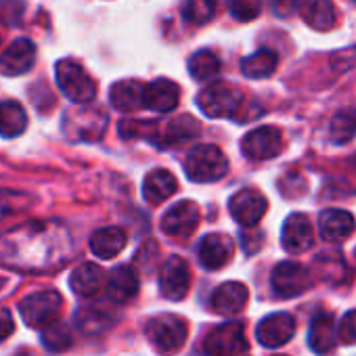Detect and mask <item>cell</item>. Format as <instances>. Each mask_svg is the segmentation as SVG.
Returning <instances> with one entry per match:
<instances>
[{
    "mask_svg": "<svg viewBox=\"0 0 356 356\" xmlns=\"http://www.w3.org/2000/svg\"><path fill=\"white\" fill-rule=\"evenodd\" d=\"M72 256V237L57 220H32L0 237V264L22 273H51Z\"/></svg>",
    "mask_w": 356,
    "mask_h": 356,
    "instance_id": "6da1fadb",
    "label": "cell"
},
{
    "mask_svg": "<svg viewBox=\"0 0 356 356\" xmlns=\"http://www.w3.org/2000/svg\"><path fill=\"white\" fill-rule=\"evenodd\" d=\"M145 335L159 354L170 356V354L181 352V348L185 346L189 337V325L183 316L157 314L147 321Z\"/></svg>",
    "mask_w": 356,
    "mask_h": 356,
    "instance_id": "7a4b0ae2",
    "label": "cell"
},
{
    "mask_svg": "<svg viewBox=\"0 0 356 356\" xmlns=\"http://www.w3.org/2000/svg\"><path fill=\"white\" fill-rule=\"evenodd\" d=\"M227 170L229 159L216 145H197L185 159V172L193 183H216Z\"/></svg>",
    "mask_w": 356,
    "mask_h": 356,
    "instance_id": "3957f363",
    "label": "cell"
},
{
    "mask_svg": "<svg viewBox=\"0 0 356 356\" xmlns=\"http://www.w3.org/2000/svg\"><path fill=\"white\" fill-rule=\"evenodd\" d=\"M197 105L208 118H237L243 107V92L229 82H214L197 95Z\"/></svg>",
    "mask_w": 356,
    "mask_h": 356,
    "instance_id": "277c9868",
    "label": "cell"
},
{
    "mask_svg": "<svg viewBox=\"0 0 356 356\" xmlns=\"http://www.w3.org/2000/svg\"><path fill=\"white\" fill-rule=\"evenodd\" d=\"M55 78L63 95L74 101L76 105L90 103L97 97V84L95 80L86 74V70L72 59H61L55 65Z\"/></svg>",
    "mask_w": 356,
    "mask_h": 356,
    "instance_id": "5b68a950",
    "label": "cell"
},
{
    "mask_svg": "<svg viewBox=\"0 0 356 356\" xmlns=\"http://www.w3.org/2000/svg\"><path fill=\"white\" fill-rule=\"evenodd\" d=\"M61 308H63V298L55 289H42V291L30 293L19 302V314L24 323L36 329H42L59 321Z\"/></svg>",
    "mask_w": 356,
    "mask_h": 356,
    "instance_id": "8992f818",
    "label": "cell"
},
{
    "mask_svg": "<svg viewBox=\"0 0 356 356\" xmlns=\"http://www.w3.org/2000/svg\"><path fill=\"white\" fill-rule=\"evenodd\" d=\"M107 126L105 111L84 103L78 109H72L63 118V132L74 140H97L103 136Z\"/></svg>",
    "mask_w": 356,
    "mask_h": 356,
    "instance_id": "52a82bcc",
    "label": "cell"
},
{
    "mask_svg": "<svg viewBox=\"0 0 356 356\" xmlns=\"http://www.w3.org/2000/svg\"><path fill=\"white\" fill-rule=\"evenodd\" d=\"M245 350H248V337L241 323L218 325L204 337V352L208 356H235Z\"/></svg>",
    "mask_w": 356,
    "mask_h": 356,
    "instance_id": "ba28073f",
    "label": "cell"
},
{
    "mask_svg": "<svg viewBox=\"0 0 356 356\" xmlns=\"http://www.w3.org/2000/svg\"><path fill=\"white\" fill-rule=\"evenodd\" d=\"M270 285L279 298H296L312 285V275L300 262H279L270 275Z\"/></svg>",
    "mask_w": 356,
    "mask_h": 356,
    "instance_id": "9c48e42d",
    "label": "cell"
},
{
    "mask_svg": "<svg viewBox=\"0 0 356 356\" xmlns=\"http://www.w3.org/2000/svg\"><path fill=\"white\" fill-rule=\"evenodd\" d=\"M191 287V270L189 264L181 256H172L163 262L159 270V291L163 298L172 302H181Z\"/></svg>",
    "mask_w": 356,
    "mask_h": 356,
    "instance_id": "30bf717a",
    "label": "cell"
},
{
    "mask_svg": "<svg viewBox=\"0 0 356 356\" xmlns=\"http://www.w3.org/2000/svg\"><path fill=\"white\" fill-rule=\"evenodd\" d=\"M283 149V134L275 126H260L252 132H248L241 140V151L245 157L254 161L273 159Z\"/></svg>",
    "mask_w": 356,
    "mask_h": 356,
    "instance_id": "8fae6325",
    "label": "cell"
},
{
    "mask_svg": "<svg viewBox=\"0 0 356 356\" xmlns=\"http://www.w3.org/2000/svg\"><path fill=\"white\" fill-rule=\"evenodd\" d=\"M200 225V208L195 202H178L161 218V231L176 239H189Z\"/></svg>",
    "mask_w": 356,
    "mask_h": 356,
    "instance_id": "7c38bea8",
    "label": "cell"
},
{
    "mask_svg": "<svg viewBox=\"0 0 356 356\" xmlns=\"http://www.w3.org/2000/svg\"><path fill=\"white\" fill-rule=\"evenodd\" d=\"M229 210L241 227H256L266 214L268 202L258 189H241L231 197Z\"/></svg>",
    "mask_w": 356,
    "mask_h": 356,
    "instance_id": "4fadbf2b",
    "label": "cell"
},
{
    "mask_svg": "<svg viewBox=\"0 0 356 356\" xmlns=\"http://www.w3.org/2000/svg\"><path fill=\"white\" fill-rule=\"evenodd\" d=\"M200 130H202V126L195 118L178 115L165 124H155L151 143H155L159 147H174V145H181L185 140L195 138L200 134Z\"/></svg>",
    "mask_w": 356,
    "mask_h": 356,
    "instance_id": "5bb4252c",
    "label": "cell"
},
{
    "mask_svg": "<svg viewBox=\"0 0 356 356\" xmlns=\"http://www.w3.org/2000/svg\"><path fill=\"white\" fill-rule=\"evenodd\" d=\"M296 333V318L289 312H275L258 323L256 337L264 348H279Z\"/></svg>",
    "mask_w": 356,
    "mask_h": 356,
    "instance_id": "9a60e30c",
    "label": "cell"
},
{
    "mask_svg": "<svg viewBox=\"0 0 356 356\" xmlns=\"http://www.w3.org/2000/svg\"><path fill=\"white\" fill-rule=\"evenodd\" d=\"M36 63V47L28 38H17L0 55V74L3 76H22L28 74Z\"/></svg>",
    "mask_w": 356,
    "mask_h": 356,
    "instance_id": "2e32d148",
    "label": "cell"
},
{
    "mask_svg": "<svg viewBox=\"0 0 356 356\" xmlns=\"http://www.w3.org/2000/svg\"><path fill=\"white\" fill-rule=\"evenodd\" d=\"M281 243L289 254H304L314 243V231L312 222L306 214H291L287 216L281 233Z\"/></svg>",
    "mask_w": 356,
    "mask_h": 356,
    "instance_id": "e0dca14e",
    "label": "cell"
},
{
    "mask_svg": "<svg viewBox=\"0 0 356 356\" xmlns=\"http://www.w3.org/2000/svg\"><path fill=\"white\" fill-rule=\"evenodd\" d=\"M248 298H250V291H248V287L243 283L229 281V283H222L220 287L214 289V293L210 298V308L216 314L235 316L245 308Z\"/></svg>",
    "mask_w": 356,
    "mask_h": 356,
    "instance_id": "ac0fdd59",
    "label": "cell"
},
{
    "mask_svg": "<svg viewBox=\"0 0 356 356\" xmlns=\"http://www.w3.org/2000/svg\"><path fill=\"white\" fill-rule=\"evenodd\" d=\"M235 245L229 235L210 233L200 243V262L208 270H220L233 258Z\"/></svg>",
    "mask_w": 356,
    "mask_h": 356,
    "instance_id": "d6986e66",
    "label": "cell"
},
{
    "mask_svg": "<svg viewBox=\"0 0 356 356\" xmlns=\"http://www.w3.org/2000/svg\"><path fill=\"white\" fill-rule=\"evenodd\" d=\"M105 285H107V275L95 262L80 264L72 273V279H70L72 291L80 298H95L97 293H101L105 289Z\"/></svg>",
    "mask_w": 356,
    "mask_h": 356,
    "instance_id": "ffe728a7",
    "label": "cell"
},
{
    "mask_svg": "<svg viewBox=\"0 0 356 356\" xmlns=\"http://www.w3.org/2000/svg\"><path fill=\"white\" fill-rule=\"evenodd\" d=\"M354 229H356L354 216L346 210L329 208L321 212L318 216V231L325 241H331V243L343 241L354 233Z\"/></svg>",
    "mask_w": 356,
    "mask_h": 356,
    "instance_id": "44dd1931",
    "label": "cell"
},
{
    "mask_svg": "<svg viewBox=\"0 0 356 356\" xmlns=\"http://www.w3.org/2000/svg\"><path fill=\"white\" fill-rule=\"evenodd\" d=\"M181 99V88L176 82L159 78L145 86V107L153 109L155 113H168L178 105Z\"/></svg>",
    "mask_w": 356,
    "mask_h": 356,
    "instance_id": "7402d4cb",
    "label": "cell"
},
{
    "mask_svg": "<svg viewBox=\"0 0 356 356\" xmlns=\"http://www.w3.org/2000/svg\"><path fill=\"white\" fill-rule=\"evenodd\" d=\"M176 178L174 174H170L168 170L163 168H157L153 172H149L143 181V195L149 204L153 206H159L163 204L165 200H170L174 193H176Z\"/></svg>",
    "mask_w": 356,
    "mask_h": 356,
    "instance_id": "603a6c76",
    "label": "cell"
},
{
    "mask_svg": "<svg viewBox=\"0 0 356 356\" xmlns=\"http://www.w3.org/2000/svg\"><path fill=\"white\" fill-rule=\"evenodd\" d=\"M335 335H337V329H335V321H333V314L331 312H318L312 323H310V333H308V341H310V348L325 356L329 352H333L335 348Z\"/></svg>",
    "mask_w": 356,
    "mask_h": 356,
    "instance_id": "cb8c5ba5",
    "label": "cell"
},
{
    "mask_svg": "<svg viewBox=\"0 0 356 356\" xmlns=\"http://www.w3.org/2000/svg\"><path fill=\"white\" fill-rule=\"evenodd\" d=\"M298 11L306 26L316 32H327L335 26V9L329 0H300Z\"/></svg>",
    "mask_w": 356,
    "mask_h": 356,
    "instance_id": "d4e9b609",
    "label": "cell"
},
{
    "mask_svg": "<svg viewBox=\"0 0 356 356\" xmlns=\"http://www.w3.org/2000/svg\"><path fill=\"white\" fill-rule=\"evenodd\" d=\"M126 231L120 227H105L92 233L90 237V250L97 258L111 260L126 248Z\"/></svg>",
    "mask_w": 356,
    "mask_h": 356,
    "instance_id": "484cf974",
    "label": "cell"
},
{
    "mask_svg": "<svg viewBox=\"0 0 356 356\" xmlns=\"http://www.w3.org/2000/svg\"><path fill=\"white\" fill-rule=\"evenodd\" d=\"M109 101L120 111H136L145 107V84L136 80L115 82L109 90Z\"/></svg>",
    "mask_w": 356,
    "mask_h": 356,
    "instance_id": "4316f807",
    "label": "cell"
},
{
    "mask_svg": "<svg viewBox=\"0 0 356 356\" xmlns=\"http://www.w3.org/2000/svg\"><path fill=\"white\" fill-rule=\"evenodd\" d=\"M105 289H107L109 300H113L118 304L130 302L138 291V277L130 266H120L109 275Z\"/></svg>",
    "mask_w": 356,
    "mask_h": 356,
    "instance_id": "83f0119b",
    "label": "cell"
},
{
    "mask_svg": "<svg viewBox=\"0 0 356 356\" xmlns=\"http://www.w3.org/2000/svg\"><path fill=\"white\" fill-rule=\"evenodd\" d=\"M277 65H279V57L270 49H260L254 55L241 59V72L245 78H252V80H262V78L273 76Z\"/></svg>",
    "mask_w": 356,
    "mask_h": 356,
    "instance_id": "f1b7e54d",
    "label": "cell"
},
{
    "mask_svg": "<svg viewBox=\"0 0 356 356\" xmlns=\"http://www.w3.org/2000/svg\"><path fill=\"white\" fill-rule=\"evenodd\" d=\"M28 126L26 109L15 101H0V134L3 136H19Z\"/></svg>",
    "mask_w": 356,
    "mask_h": 356,
    "instance_id": "f546056e",
    "label": "cell"
},
{
    "mask_svg": "<svg viewBox=\"0 0 356 356\" xmlns=\"http://www.w3.org/2000/svg\"><path fill=\"white\" fill-rule=\"evenodd\" d=\"M356 136V107L337 111L329 122V138L335 145H343Z\"/></svg>",
    "mask_w": 356,
    "mask_h": 356,
    "instance_id": "4dcf8cb0",
    "label": "cell"
},
{
    "mask_svg": "<svg viewBox=\"0 0 356 356\" xmlns=\"http://www.w3.org/2000/svg\"><path fill=\"white\" fill-rule=\"evenodd\" d=\"M113 316L109 314V310H103V308H80L76 312V325L80 331L84 333H101L105 329H109L113 325Z\"/></svg>",
    "mask_w": 356,
    "mask_h": 356,
    "instance_id": "1f68e13d",
    "label": "cell"
},
{
    "mask_svg": "<svg viewBox=\"0 0 356 356\" xmlns=\"http://www.w3.org/2000/svg\"><path fill=\"white\" fill-rule=\"evenodd\" d=\"M189 74L197 82H208L220 74V59L212 51H197L189 59Z\"/></svg>",
    "mask_w": 356,
    "mask_h": 356,
    "instance_id": "d6a6232c",
    "label": "cell"
},
{
    "mask_svg": "<svg viewBox=\"0 0 356 356\" xmlns=\"http://www.w3.org/2000/svg\"><path fill=\"white\" fill-rule=\"evenodd\" d=\"M218 9V0H185L183 17L193 26L208 24Z\"/></svg>",
    "mask_w": 356,
    "mask_h": 356,
    "instance_id": "836d02e7",
    "label": "cell"
},
{
    "mask_svg": "<svg viewBox=\"0 0 356 356\" xmlns=\"http://www.w3.org/2000/svg\"><path fill=\"white\" fill-rule=\"evenodd\" d=\"M42 343L49 352H63L72 346V333L67 325L55 321L47 327H42Z\"/></svg>",
    "mask_w": 356,
    "mask_h": 356,
    "instance_id": "e575fe53",
    "label": "cell"
},
{
    "mask_svg": "<svg viewBox=\"0 0 356 356\" xmlns=\"http://www.w3.org/2000/svg\"><path fill=\"white\" fill-rule=\"evenodd\" d=\"M30 197L17 191H0V218L17 214L22 210H26L30 204Z\"/></svg>",
    "mask_w": 356,
    "mask_h": 356,
    "instance_id": "d590c367",
    "label": "cell"
},
{
    "mask_svg": "<svg viewBox=\"0 0 356 356\" xmlns=\"http://www.w3.org/2000/svg\"><path fill=\"white\" fill-rule=\"evenodd\" d=\"M262 11V0H231V15L237 22H254Z\"/></svg>",
    "mask_w": 356,
    "mask_h": 356,
    "instance_id": "8d00e7d4",
    "label": "cell"
},
{
    "mask_svg": "<svg viewBox=\"0 0 356 356\" xmlns=\"http://www.w3.org/2000/svg\"><path fill=\"white\" fill-rule=\"evenodd\" d=\"M24 15V3L22 0H0V22L5 24H17Z\"/></svg>",
    "mask_w": 356,
    "mask_h": 356,
    "instance_id": "74e56055",
    "label": "cell"
},
{
    "mask_svg": "<svg viewBox=\"0 0 356 356\" xmlns=\"http://www.w3.org/2000/svg\"><path fill=\"white\" fill-rule=\"evenodd\" d=\"M337 337L343 343H356V310H350L341 318L339 329H337Z\"/></svg>",
    "mask_w": 356,
    "mask_h": 356,
    "instance_id": "f35d334b",
    "label": "cell"
},
{
    "mask_svg": "<svg viewBox=\"0 0 356 356\" xmlns=\"http://www.w3.org/2000/svg\"><path fill=\"white\" fill-rule=\"evenodd\" d=\"M331 63L337 72H343V70H350V67H356V47L352 49H346V51H339L337 55L331 57Z\"/></svg>",
    "mask_w": 356,
    "mask_h": 356,
    "instance_id": "ab89813d",
    "label": "cell"
},
{
    "mask_svg": "<svg viewBox=\"0 0 356 356\" xmlns=\"http://www.w3.org/2000/svg\"><path fill=\"white\" fill-rule=\"evenodd\" d=\"M298 3L300 0H270V9L277 17L287 19L298 11Z\"/></svg>",
    "mask_w": 356,
    "mask_h": 356,
    "instance_id": "60d3db41",
    "label": "cell"
},
{
    "mask_svg": "<svg viewBox=\"0 0 356 356\" xmlns=\"http://www.w3.org/2000/svg\"><path fill=\"white\" fill-rule=\"evenodd\" d=\"M13 331H15L13 314L7 308H0V341H5L7 337H11Z\"/></svg>",
    "mask_w": 356,
    "mask_h": 356,
    "instance_id": "b9f144b4",
    "label": "cell"
},
{
    "mask_svg": "<svg viewBox=\"0 0 356 356\" xmlns=\"http://www.w3.org/2000/svg\"><path fill=\"white\" fill-rule=\"evenodd\" d=\"M15 356H36L34 352H30V350H22L19 354H15Z\"/></svg>",
    "mask_w": 356,
    "mask_h": 356,
    "instance_id": "7bdbcfd3",
    "label": "cell"
},
{
    "mask_svg": "<svg viewBox=\"0 0 356 356\" xmlns=\"http://www.w3.org/2000/svg\"><path fill=\"white\" fill-rule=\"evenodd\" d=\"M0 287H3V279H0Z\"/></svg>",
    "mask_w": 356,
    "mask_h": 356,
    "instance_id": "ee69618b",
    "label": "cell"
}]
</instances>
